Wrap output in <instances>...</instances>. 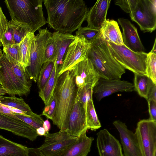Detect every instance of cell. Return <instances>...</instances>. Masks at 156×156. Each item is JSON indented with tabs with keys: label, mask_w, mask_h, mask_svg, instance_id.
Listing matches in <instances>:
<instances>
[{
	"label": "cell",
	"mask_w": 156,
	"mask_h": 156,
	"mask_svg": "<svg viewBox=\"0 0 156 156\" xmlns=\"http://www.w3.org/2000/svg\"><path fill=\"white\" fill-rule=\"evenodd\" d=\"M47 23L54 30L71 34L86 20L89 9L83 0H44Z\"/></svg>",
	"instance_id": "obj_1"
},
{
	"label": "cell",
	"mask_w": 156,
	"mask_h": 156,
	"mask_svg": "<svg viewBox=\"0 0 156 156\" xmlns=\"http://www.w3.org/2000/svg\"><path fill=\"white\" fill-rule=\"evenodd\" d=\"M76 87L72 69L58 76L54 91L57 103L52 120L60 130L64 131L68 129L69 116L76 97Z\"/></svg>",
	"instance_id": "obj_2"
},
{
	"label": "cell",
	"mask_w": 156,
	"mask_h": 156,
	"mask_svg": "<svg viewBox=\"0 0 156 156\" xmlns=\"http://www.w3.org/2000/svg\"><path fill=\"white\" fill-rule=\"evenodd\" d=\"M90 47L87 58L92 62L99 78L106 79H120L126 69L114 58L108 42L101 34L88 41Z\"/></svg>",
	"instance_id": "obj_3"
},
{
	"label": "cell",
	"mask_w": 156,
	"mask_h": 156,
	"mask_svg": "<svg viewBox=\"0 0 156 156\" xmlns=\"http://www.w3.org/2000/svg\"><path fill=\"white\" fill-rule=\"evenodd\" d=\"M42 0H5L12 20L28 25L32 33L47 23L44 16Z\"/></svg>",
	"instance_id": "obj_4"
},
{
	"label": "cell",
	"mask_w": 156,
	"mask_h": 156,
	"mask_svg": "<svg viewBox=\"0 0 156 156\" xmlns=\"http://www.w3.org/2000/svg\"><path fill=\"white\" fill-rule=\"evenodd\" d=\"M38 30V33L32 41L30 64L25 70L29 79L35 82L37 81L40 70L44 63L46 48L52 35L47 28Z\"/></svg>",
	"instance_id": "obj_5"
},
{
	"label": "cell",
	"mask_w": 156,
	"mask_h": 156,
	"mask_svg": "<svg viewBox=\"0 0 156 156\" xmlns=\"http://www.w3.org/2000/svg\"><path fill=\"white\" fill-rule=\"evenodd\" d=\"M108 43L114 58L125 69L134 74H146L148 53L135 52L124 44L118 45L110 42Z\"/></svg>",
	"instance_id": "obj_6"
},
{
	"label": "cell",
	"mask_w": 156,
	"mask_h": 156,
	"mask_svg": "<svg viewBox=\"0 0 156 156\" xmlns=\"http://www.w3.org/2000/svg\"><path fill=\"white\" fill-rule=\"evenodd\" d=\"M129 15L142 31L152 32L156 28V0H137Z\"/></svg>",
	"instance_id": "obj_7"
},
{
	"label": "cell",
	"mask_w": 156,
	"mask_h": 156,
	"mask_svg": "<svg viewBox=\"0 0 156 156\" xmlns=\"http://www.w3.org/2000/svg\"><path fill=\"white\" fill-rule=\"evenodd\" d=\"M135 134L142 156H156V121L149 119L140 120Z\"/></svg>",
	"instance_id": "obj_8"
},
{
	"label": "cell",
	"mask_w": 156,
	"mask_h": 156,
	"mask_svg": "<svg viewBox=\"0 0 156 156\" xmlns=\"http://www.w3.org/2000/svg\"><path fill=\"white\" fill-rule=\"evenodd\" d=\"M0 78L1 85L9 94L13 96H27L30 89L26 86L18 78L13 72L10 62L3 54L0 58Z\"/></svg>",
	"instance_id": "obj_9"
},
{
	"label": "cell",
	"mask_w": 156,
	"mask_h": 156,
	"mask_svg": "<svg viewBox=\"0 0 156 156\" xmlns=\"http://www.w3.org/2000/svg\"><path fill=\"white\" fill-rule=\"evenodd\" d=\"M90 45V43L83 36H75L74 40L66 50L58 76L71 70L76 64L87 58Z\"/></svg>",
	"instance_id": "obj_10"
},
{
	"label": "cell",
	"mask_w": 156,
	"mask_h": 156,
	"mask_svg": "<svg viewBox=\"0 0 156 156\" xmlns=\"http://www.w3.org/2000/svg\"><path fill=\"white\" fill-rule=\"evenodd\" d=\"M135 90L133 84L120 79H106L100 78L93 88V93L97 100L119 92H132Z\"/></svg>",
	"instance_id": "obj_11"
},
{
	"label": "cell",
	"mask_w": 156,
	"mask_h": 156,
	"mask_svg": "<svg viewBox=\"0 0 156 156\" xmlns=\"http://www.w3.org/2000/svg\"><path fill=\"white\" fill-rule=\"evenodd\" d=\"M0 129L33 141L39 136L36 129L18 119L0 112Z\"/></svg>",
	"instance_id": "obj_12"
},
{
	"label": "cell",
	"mask_w": 156,
	"mask_h": 156,
	"mask_svg": "<svg viewBox=\"0 0 156 156\" xmlns=\"http://www.w3.org/2000/svg\"><path fill=\"white\" fill-rule=\"evenodd\" d=\"M71 69L77 88L86 85L94 87L100 78L92 62L87 58L76 64Z\"/></svg>",
	"instance_id": "obj_13"
},
{
	"label": "cell",
	"mask_w": 156,
	"mask_h": 156,
	"mask_svg": "<svg viewBox=\"0 0 156 156\" xmlns=\"http://www.w3.org/2000/svg\"><path fill=\"white\" fill-rule=\"evenodd\" d=\"M97 135V146L99 156H124L119 141L108 130H101Z\"/></svg>",
	"instance_id": "obj_14"
},
{
	"label": "cell",
	"mask_w": 156,
	"mask_h": 156,
	"mask_svg": "<svg viewBox=\"0 0 156 156\" xmlns=\"http://www.w3.org/2000/svg\"><path fill=\"white\" fill-rule=\"evenodd\" d=\"M85 110L82 104L76 97L68 120L69 135L71 137H78L87 131Z\"/></svg>",
	"instance_id": "obj_15"
},
{
	"label": "cell",
	"mask_w": 156,
	"mask_h": 156,
	"mask_svg": "<svg viewBox=\"0 0 156 156\" xmlns=\"http://www.w3.org/2000/svg\"><path fill=\"white\" fill-rule=\"evenodd\" d=\"M113 124L119 133L124 156H142L135 133L128 129L125 123L120 120H115Z\"/></svg>",
	"instance_id": "obj_16"
},
{
	"label": "cell",
	"mask_w": 156,
	"mask_h": 156,
	"mask_svg": "<svg viewBox=\"0 0 156 156\" xmlns=\"http://www.w3.org/2000/svg\"><path fill=\"white\" fill-rule=\"evenodd\" d=\"M118 21L122 30V35L124 44L135 52H144L145 49L137 28L128 19L119 18Z\"/></svg>",
	"instance_id": "obj_17"
},
{
	"label": "cell",
	"mask_w": 156,
	"mask_h": 156,
	"mask_svg": "<svg viewBox=\"0 0 156 156\" xmlns=\"http://www.w3.org/2000/svg\"><path fill=\"white\" fill-rule=\"evenodd\" d=\"M110 0H98L88 12L86 20L87 27L100 30L106 20V16L111 3Z\"/></svg>",
	"instance_id": "obj_18"
},
{
	"label": "cell",
	"mask_w": 156,
	"mask_h": 156,
	"mask_svg": "<svg viewBox=\"0 0 156 156\" xmlns=\"http://www.w3.org/2000/svg\"><path fill=\"white\" fill-rule=\"evenodd\" d=\"M86 132H83L75 142L57 156H87L90 151L94 138L88 137Z\"/></svg>",
	"instance_id": "obj_19"
},
{
	"label": "cell",
	"mask_w": 156,
	"mask_h": 156,
	"mask_svg": "<svg viewBox=\"0 0 156 156\" xmlns=\"http://www.w3.org/2000/svg\"><path fill=\"white\" fill-rule=\"evenodd\" d=\"M101 34L104 39L116 45H122L123 43L122 33L117 21L106 19L100 30Z\"/></svg>",
	"instance_id": "obj_20"
},
{
	"label": "cell",
	"mask_w": 156,
	"mask_h": 156,
	"mask_svg": "<svg viewBox=\"0 0 156 156\" xmlns=\"http://www.w3.org/2000/svg\"><path fill=\"white\" fill-rule=\"evenodd\" d=\"M53 33L56 40V64L59 71L62 65L66 50L69 44L74 40L75 35L68 33H62L58 31L54 32Z\"/></svg>",
	"instance_id": "obj_21"
},
{
	"label": "cell",
	"mask_w": 156,
	"mask_h": 156,
	"mask_svg": "<svg viewBox=\"0 0 156 156\" xmlns=\"http://www.w3.org/2000/svg\"><path fill=\"white\" fill-rule=\"evenodd\" d=\"M28 148L0 135V156H28Z\"/></svg>",
	"instance_id": "obj_22"
},
{
	"label": "cell",
	"mask_w": 156,
	"mask_h": 156,
	"mask_svg": "<svg viewBox=\"0 0 156 156\" xmlns=\"http://www.w3.org/2000/svg\"><path fill=\"white\" fill-rule=\"evenodd\" d=\"M35 36L34 33L28 32L20 43L19 63L25 70L30 64L31 44Z\"/></svg>",
	"instance_id": "obj_23"
},
{
	"label": "cell",
	"mask_w": 156,
	"mask_h": 156,
	"mask_svg": "<svg viewBox=\"0 0 156 156\" xmlns=\"http://www.w3.org/2000/svg\"><path fill=\"white\" fill-rule=\"evenodd\" d=\"M78 138L73 137L44 146L41 145L38 149L44 156H57L75 142Z\"/></svg>",
	"instance_id": "obj_24"
},
{
	"label": "cell",
	"mask_w": 156,
	"mask_h": 156,
	"mask_svg": "<svg viewBox=\"0 0 156 156\" xmlns=\"http://www.w3.org/2000/svg\"><path fill=\"white\" fill-rule=\"evenodd\" d=\"M133 85L135 90L146 100L151 88L156 83L146 74H134Z\"/></svg>",
	"instance_id": "obj_25"
},
{
	"label": "cell",
	"mask_w": 156,
	"mask_h": 156,
	"mask_svg": "<svg viewBox=\"0 0 156 156\" xmlns=\"http://www.w3.org/2000/svg\"><path fill=\"white\" fill-rule=\"evenodd\" d=\"M0 103L5 106L16 108L25 112L28 116H34L37 114L34 113L29 105L22 98L0 96Z\"/></svg>",
	"instance_id": "obj_26"
},
{
	"label": "cell",
	"mask_w": 156,
	"mask_h": 156,
	"mask_svg": "<svg viewBox=\"0 0 156 156\" xmlns=\"http://www.w3.org/2000/svg\"><path fill=\"white\" fill-rule=\"evenodd\" d=\"M56 60L54 61V65L51 74L43 90L39 93V96L45 105L47 104L52 96L56 84L59 70L56 64Z\"/></svg>",
	"instance_id": "obj_27"
},
{
	"label": "cell",
	"mask_w": 156,
	"mask_h": 156,
	"mask_svg": "<svg viewBox=\"0 0 156 156\" xmlns=\"http://www.w3.org/2000/svg\"><path fill=\"white\" fill-rule=\"evenodd\" d=\"M85 113L87 129L95 131L101 127V123L97 114L93 99L88 102Z\"/></svg>",
	"instance_id": "obj_28"
},
{
	"label": "cell",
	"mask_w": 156,
	"mask_h": 156,
	"mask_svg": "<svg viewBox=\"0 0 156 156\" xmlns=\"http://www.w3.org/2000/svg\"><path fill=\"white\" fill-rule=\"evenodd\" d=\"M54 65V62H46L43 64L40 70L37 81L39 90V93L43 90L51 75Z\"/></svg>",
	"instance_id": "obj_29"
},
{
	"label": "cell",
	"mask_w": 156,
	"mask_h": 156,
	"mask_svg": "<svg viewBox=\"0 0 156 156\" xmlns=\"http://www.w3.org/2000/svg\"><path fill=\"white\" fill-rule=\"evenodd\" d=\"M94 87L91 85H86L81 87L77 88L76 97L82 104L85 112L88 102L93 99Z\"/></svg>",
	"instance_id": "obj_30"
},
{
	"label": "cell",
	"mask_w": 156,
	"mask_h": 156,
	"mask_svg": "<svg viewBox=\"0 0 156 156\" xmlns=\"http://www.w3.org/2000/svg\"><path fill=\"white\" fill-rule=\"evenodd\" d=\"M146 75L156 83V52L151 51L147 54Z\"/></svg>",
	"instance_id": "obj_31"
},
{
	"label": "cell",
	"mask_w": 156,
	"mask_h": 156,
	"mask_svg": "<svg viewBox=\"0 0 156 156\" xmlns=\"http://www.w3.org/2000/svg\"><path fill=\"white\" fill-rule=\"evenodd\" d=\"M20 45V43L7 45L3 47V53L10 62L19 63Z\"/></svg>",
	"instance_id": "obj_32"
},
{
	"label": "cell",
	"mask_w": 156,
	"mask_h": 156,
	"mask_svg": "<svg viewBox=\"0 0 156 156\" xmlns=\"http://www.w3.org/2000/svg\"><path fill=\"white\" fill-rule=\"evenodd\" d=\"M16 22L13 37L15 44H19L28 33H32V31L30 27L26 24L16 21Z\"/></svg>",
	"instance_id": "obj_33"
},
{
	"label": "cell",
	"mask_w": 156,
	"mask_h": 156,
	"mask_svg": "<svg viewBox=\"0 0 156 156\" xmlns=\"http://www.w3.org/2000/svg\"><path fill=\"white\" fill-rule=\"evenodd\" d=\"M56 40L53 33L48 43L45 51L44 62H54L56 60Z\"/></svg>",
	"instance_id": "obj_34"
},
{
	"label": "cell",
	"mask_w": 156,
	"mask_h": 156,
	"mask_svg": "<svg viewBox=\"0 0 156 156\" xmlns=\"http://www.w3.org/2000/svg\"><path fill=\"white\" fill-rule=\"evenodd\" d=\"M45 136L44 142L42 145V146L55 143L73 138L69 135L67 130L64 131L60 130L59 131L54 133H49Z\"/></svg>",
	"instance_id": "obj_35"
},
{
	"label": "cell",
	"mask_w": 156,
	"mask_h": 156,
	"mask_svg": "<svg viewBox=\"0 0 156 156\" xmlns=\"http://www.w3.org/2000/svg\"><path fill=\"white\" fill-rule=\"evenodd\" d=\"M15 116L19 119L30 125L35 129L42 127L44 120L41 116L37 115L34 116H27L15 113Z\"/></svg>",
	"instance_id": "obj_36"
},
{
	"label": "cell",
	"mask_w": 156,
	"mask_h": 156,
	"mask_svg": "<svg viewBox=\"0 0 156 156\" xmlns=\"http://www.w3.org/2000/svg\"><path fill=\"white\" fill-rule=\"evenodd\" d=\"M101 34L100 30L93 29L87 27H80L76 32V36H83L88 41H91Z\"/></svg>",
	"instance_id": "obj_37"
},
{
	"label": "cell",
	"mask_w": 156,
	"mask_h": 156,
	"mask_svg": "<svg viewBox=\"0 0 156 156\" xmlns=\"http://www.w3.org/2000/svg\"><path fill=\"white\" fill-rule=\"evenodd\" d=\"M16 23V21L11 20L8 22L7 30L4 34L2 45L3 47L15 44L14 32Z\"/></svg>",
	"instance_id": "obj_38"
},
{
	"label": "cell",
	"mask_w": 156,
	"mask_h": 156,
	"mask_svg": "<svg viewBox=\"0 0 156 156\" xmlns=\"http://www.w3.org/2000/svg\"><path fill=\"white\" fill-rule=\"evenodd\" d=\"M57 103V97L54 92L49 102L45 105L43 111L41 115H44L48 119L52 120L55 110Z\"/></svg>",
	"instance_id": "obj_39"
},
{
	"label": "cell",
	"mask_w": 156,
	"mask_h": 156,
	"mask_svg": "<svg viewBox=\"0 0 156 156\" xmlns=\"http://www.w3.org/2000/svg\"><path fill=\"white\" fill-rule=\"evenodd\" d=\"M137 0H116L115 4L119 6L125 12L129 13L135 7Z\"/></svg>",
	"instance_id": "obj_40"
},
{
	"label": "cell",
	"mask_w": 156,
	"mask_h": 156,
	"mask_svg": "<svg viewBox=\"0 0 156 156\" xmlns=\"http://www.w3.org/2000/svg\"><path fill=\"white\" fill-rule=\"evenodd\" d=\"M8 22L4 14L2 8L0 5V45L2 46V43L4 34L6 31Z\"/></svg>",
	"instance_id": "obj_41"
},
{
	"label": "cell",
	"mask_w": 156,
	"mask_h": 156,
	"mask_svg": "<svg viewBox=\"0 0 156 156\" xmlns=\"http://www.w3.org/2000/svg\"><path fill=\"white\" fill-rule=\"evenodd\" d=\"M147 101L150 116L148 119L156 121V102L151 100Z\"/></svg>",
	"instance_id": "obj_42"
},
{
	"label": "cell",
	"mask_w": 156,
	"mask_h": 156,
	"mask_svg": "<svg viewBox=\"0 0 156 156\" xmlns=\"http://www.w3.org/2000/svg\"><path fill=\"white\" fill-rule=\"evenodd\" d=\"M0 112L10 116L11 117L19 119L15 116V113L11 110L10 107L5 106L0 103Z\"/></svg>",
	"instance_id": "obj_43"
},
{
	"label": "cell",
	"mask_w": 156,
	"mask_h": 156,
	"mask_svg": "<svg viewBox=\"0 0 156 156\" xmlns=\"http://www.w3.org/2000/svg\"><path fill=\"white\" fill-rule=\"evenodd\" d=\"M149 100L156 102V84H154L148 94L147 101Z\"/></svg>",
	"instance_id": "obj_44"
},
{
	"label": "cell",
	"mask_w": 156,
	"mask_h": 156,
	"mask_svg": "<svg viewBox=\"0 0 156 156\" xmlns=\"http://www.w3.org/2000/svg\"><path fill=\"white\" fill-rule=\"evenodd\" d=\"M28 156H44L38 148L28 147Z\"/></svg>",
	"instance_id": "obj_45"
},
{
	"label": "cell",
	"mask_w": 156,
	"mask_h": 156,
	"mask_svg": "<svg viewBox=\"0 0 156 156\" xmlns=\"http://www.w3.org/2000/svg\"><path fill=\"white\" fill-rule=\"evenodd\" d=\"M42 127L44 129L46 134L49 133V131L51 128V124L48 119L44 121Z\"/></svg>",
	"instance_id": "obj_46"
},
{
	"label": "cell",
	"mask_w": 156,
	"mask_h": 156,
	"mask_svg": "<svg viewBox=\"0 0 156 156\" xmlns=\"http://www.w3.org/2000/svg\"><path fill=\"white\" fill-rule=\"evenodd\" d=\"M37 133L39 136H44L46 135V134L45 130L43 127H40L36 129Z\"/></svg>",
	"instance_id": "obj_47"
},
{
	"label": "cell",
	"mask_w": 156,
	"mask_h": 156,
	"mask_svg": "<svg viewBox=\"0 0 156 156\" xmlns=\"http://www.w3.org/2000/svg\"><path fill=\"white\" fill-rule=\"evenodd\" d=\"M7 93L6 90L1 85H0V96L4 95Z\"/></svg>",
	"instance_id": "obj_48"
},
{
	"label": "cell",
	"mask_w": 156,
	"mask_h": 156,
	"mask_svg": "<svg viewBox=\"0 0 156 156\" xmlns=\"http://www.w3.org/2000/svg\"><path fill=\"white\" fill-rule=\"evenodd\" d=\"M3 54L2 53V50L1 49L0 47V58L1 57L2 55Z\"/></svg>",
	"instance_id": "obj_49"
},
{
	"label": "cell",
	"mask_w": 156,
	"mask_h": 156,
	"mask_svg": "<svg viewBox=\"0 0 156 156\" xmlns=\"http://www.w3.org/2000/svg\"><path fill=\"white\" fill-rule=\"evenodd\" d=\"M0 85H1V82L0 78Z\"/></svg>",
	"instance_id": "obj_50"
},
{
	"label": "cell",
	"mask_w": 156,
	"mask_h": 156,
	"mask_svg": "<svg viewBox=\"0 0 156 156\" xmlns=\"http://www.w3.org/2000/svg\"><path fill=\"white\" fill-rule=\"evenodd\" d=\"M1 68V66L0 65V69Z\"/></svg>",
	"instance_id": "obj_51"
}]
</instances>
